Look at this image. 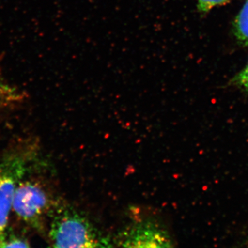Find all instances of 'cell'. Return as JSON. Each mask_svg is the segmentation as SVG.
<instances>
[{
    "instance_id": "cell-1",
    "label": "cell",
    "mask_w": 248,
    "mask_h": 248,
    "mask_svg": "<svg viewBox=\"0 0 248 248\" xmlns=\"http://www.w3.org/2000/svg\"><path fill=\"white\" fill-rule=\"evenodd\" d=\"M50 241L55 248L112 247L86 215L68 204L54 206L50 212Z\"/></svg>"
},
{
    "instance_id": "cell-2",
    "label": "cell",
    "mask_w": 248,
    "mask_h": 248,
    "mask_svg": "<svg viewBox=\"0 0 248 248\" xmlns=\"http://www.w3.org/2000/svg\"><path fill=\"white\" fill-rule=\"evenodd\" d=\"M54 205L50 195L38 182L22 180L15 195L12 210L16 216L32 227H39Z\"/></svg>"
},
{
    "instance_id": "cell-3",
    "label": "cell",
    "mask_w": 248,
    "mask_h": 248,
    "mask_svg": "<svg viewBox=\"0 0 248 248\" xmlns=\"http://www.w3.org/2000/svg\"><path fill=\"white\" fill-rule=\"evenodd\" d=\"M27 169V159L22 155H10L0 162V245L7 232L16 190Z\"/></svg>"
},
{
    "instance_id": "cell-4",
    "label": "cell",
    "mask_w": 248,
    "mask_h": 248,
    "mask_svg": "<svg viewBox=\"0 0 248 248\" xmlns=\"http://www.w3.org/2000/svg\"><path fill=\"white\" fill-rule=\"evenodd\" d=\"M118 246L127 248H169L172 241L167 232L155 222H138L122 231L117 238Z\"/></svg>"
},
{
    "instance_id": "cell-5",
    "label": "cell",
    "mask_w": 248,
    "mask_h": 248,
    "mask_svg": "<svg viewBox=\"0 0 248 248\" xmlns=\"http://www.w3.org/2000/svg\"><path fill=\"white\" fill-rule=\"evenodd\" d=\"M234 35L236 39L244 45L248 46V0L235 18L234 24Z\"/></svg>"
},
{
    "instance_id": "cell-6",
    "label": "cell",
    "mask_w": 248,
    "mask_h": 248,
    "mask_svg": "<svg viewBox=\"0 0 248 248\" xmlns=\"http://www.w3.org/2000/svg\"><path fill=\"white\" fill-rule=\"evenodd\" d=\"M29 246L27 241L21 239L20 237H17L16 235L9 234L8 232H6L4 240L0 245V248H27Z\"/></svg>"
},
{
    "instance_id": "cell-7",
    "label": "cell",
    "mask_w": 248,
    "mask_h": 248,
    "mask_svg": "<svg viewBox=\"0 0 248 248\" xmlns=\"http://www.w3.org/2000/svg\"><path fill=\"white\" fill-rule=\"evenodd\" d=\"M231 0H197V8L201 13H206L216 7L226 4Z\"/></svg>"
},
{
    "instance_id": "cell-8",
    "label": "cell",
    "mask_w": 248,
    "mask_h": 248,
    "mask_svg": "<svg viewBox=\"0 0 248 248\" xmlns=\"http://www.w3.org/2000/svg\"><path fill=\"white\" fill-rule=\"evenodd\" d=\"M232 83L241 89L248 91V62L246 66L234 77Z\"/></svg>"
},
{
    "instance_id": "cell-9",
    "label": "cell",
    "mask_w": 248,
    "mask_h": 248,
    "mask_svg": "<svg viewBox=\"0 0 248 248\" xmlns=\"http://www.w3.org/2000/svg\"><path fill=\"white\" fill-rule=\"evenodd\" d=\"M18 94L14 89L0 80V99L4 101H13L17 99Z\"/></svg>"
},
{
    "instance_id": "cell-10",
    "label": "cell",
    "mask_w": 248,
    "mask_h": 248,
    "mask_svg": "<svg viewBox=\"0 0 248 248\" xmlns=\"http://www.w3.org/2000/svg\"><path fill=\"white\" fill-rule=\"evenodd\" d=\"M0 100H1V99H0Z\"/></svg>"
}]
</instances>
